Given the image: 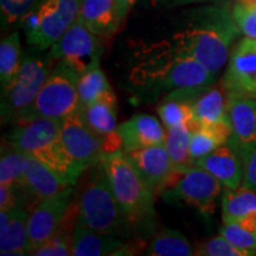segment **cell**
<instances>
[{"mask_svg": "<svg viewBox=\"0 0 256 256\" xmlns=\"http://www.w3.org/2000/svg\"><path fill=\"white\" fill-rule=\"evenodd\" d=\"M136 0H116V10H118V17H119L120 24L122 25L126 20L128 14L136 4Z\"/></svg>", "mask_w": 256, "mask_h": 256, "instance_id": "39", "label": "cell"}, {"mask_svg": "<svg viewBox=\"0 0 256 256\" xmlns=\"http://www.w3.org/2000/svg\"><path fill=\"white\" fill-rule=\"evenodd\" d=\"M40 0H0L2 28H8L22 24L23 19Z\"/></svg>", "mask_w": 256, "mask_h": 256, "instance_id": "33", "label": "cell"}, {"mask_svg": "<svg viewBox=\"0 0 256 256\" xmlns=\"http://www.w3.org/2000/svg\"><path fill=\"white\" fill-rule=\"evenodd\" d=\"M232 136V127L230 121L198 124L191 136L190 156L192 165L204 156L215 151L217 147L230 142Z\"/></svg>", "mask_w": 256, "mask_h": 256, "instance_id": "22", "label": "cell"}, {"mask_svg": "<svg viewBox=\"0 0 256 256\" xmlns=\"http://www.w3.org/2000/svg\"><path fill=\"white\" fill-rule=\"evenodd\" d=\"M228 101V92L222 83L208 88L192 102L197 124H209L229 121Z\"/></svg>", "mask_w": 256, "mask_h": 256, "instance_id": "23", "label": "cell"}, {"mask_svg": "<svg viewBox=\"0 0 256 256\" xmlns=\"http://www.w3.org/2000/svg\"><path fill=\"white\" fill-rule=\"evenodd\" d=\"M49 57L28 54L23 57L17 76L2 92V124H17L31 107L50 74Z\"/></svg>", "mask_w": 256, "mask_h": 256, "instance_id": "9", "label": "cell"}, {"mask_svg": "<svg viewBox=\"0 0 256 256\" xmlns=\"http://www.w3.org/2000/svg\"><path fill=\"white\" fill-rule=\"evenodd\" d=\"M222 188L220 182L210 172L200 166L192 165L174 170L158 192L165 200L184 202L203 215L211 216L216 210Z\"/></svg>", "mask_w": 256, "mask_h": 256, "instance_id": "8", "label": "cell"}, {"mask_svg": "<svg viewBox=\"0 0 256 256\" xmlns=\"http://www.w3.org/2000/svg\"><path fill=\"white\" fill-rule=\"evenodd\" d=\"M194 255L197 256H250L256 252L246 250L229 242L224 236L218 235L206 241L200 242L194 247Z\"/></svg>", "mask_w": 256, "mask_h": 256, "instance_id": "32", "label": "cell"}, {"mask_svg": "<svg viewBox=\"0 0 256 256\" xmlns=\"http://www.w3.org/2000/svg\"><path fill=\"white\" fill-rule=\"evenodd\" d=\"M81 113L88 126L104 140L118 132L116 96L114 90L94 104L82 107Z\"/></svg>", "mask_w": 256, "mask_h": 256, "instance_id": "24", "label": "cell"}, {"mask_svg": "<svg viewBox=\"0 0 256 256\" xmlns=\"http://www.w3.org/2000/svg\"><path fill=\"white\" fill-rule=\"evenodd\" d=\"M126 154L154 194H158L159 188L174 171L165 142L144 147Z\"/></svg>", "mask_w": 256, "mask_h": 256, "instance_id": "15", "label": "cell"}, {"mask_svg": "<svg viewBox=\"0 0 256 256\" xmlns=\"http://www.w3.org/2000/svg\"><path fill=\"white\" fill-rule=\"evenodd\" d=\"M78 90L82 108L104 98L106 95L113 92V89L102 69L100 66H96L80 75Z\"/></svg>", "mask_w": 256, "mask_h": 256, "instance_id": "30", "label": "cell"}, {"mask_svg": "<svg viewBox=\"0 0 256 256\" xmlns=\"http://www.w3.org/2000/svg\"><path fill=\"white\" fill-rule=\"evenodd\" d=\"M196 127L197 122L192 121V122L179 124V126L166 130L165 146L168 148L174 170L192 166L190 144L192 133Z\"/></svg>", "mask_w": 256, "mask_h": 256, "instance_id": "26", "label": "cell"}, {"mask_svg": "<svg viewBox=\"0 0 256 256\" xmlns=\"http://www.w3.org/2000/svg\"><path fill=\"white\" fill-rule=\"evenodd\" d=\"M80 5L81 0H40L22 22L28 46L50 49L78 18Z\"/></svg>", "mask_w": 256, "mask_h": 256, "instance_id": "7", "label": "cell"}, {"mask_svg": "<svg viewBox=\"0 0 256 256\" xmlns=\"http://www.w3.org/2000/svg\"><path fill=\"white\" fill-rule=\"evenodd\" d=\"M220 83L229 98H256V40L243 37L232 48Z\"/></svg>", "mask_w": 256, "mask_h": 256, "instance_id": "13", "label": "cell"}, {"mask_svg": "<svg viewBox=\"0 0 256 256\" xmlns=\"http://www.w3.org/2000/svg\"><path fill=\"white\" fill-rule=\"evenodd\" d=\"M74 194L75 185H72L56 196L40 200L32 209L28 222V255L60 232Z\"/></svg>", "mask_w": 256, "mask_h": 256, "instance_id": "12", "label": "cell"}, {"mask_svg": "<svg viewBox=\"0 0 256 256\" xmlns=\"http://www.w3.org/2000/svg\"><path fill=\"white\" fill-rule=\"evenodd\" d=\"M8 147L2 146L0 158V185L14 188L22 191L24 184L25 162L26 156L23 152L8 144Z\"/></svg>", "mask_w": 256, "mask_h": 256, "instance_id": "29", "label": "cell"}, {"mask_svg": "<svg viewBox=\"0 0 256 256\" xmlns=\"http://www.w3.org/2000/svg\"><path fill=\"white\" fill-rule=\"evenodd\" d=\"M232 16L243 36L256 40V4L236 2L232 6Z\"/></svg>", "mask_w": 256, "mask_h": 256, "instance_id": "35", "label": "cell"}, {"mask_svg": "<svg viewBox=\"0 0 256 256\" xmlns=\"http://www.w3.org/2000/svg\"><path fill=\"white\" fill-rule=\"evenodd\" d=\"M101 164L128 222L139 224L153 217L154 191L147 185L126 153L106 154Z\"/></svg>", "mask_w": 256, "mask_h": 256, "instance_id": "4", "label": "cell"}, {"mask_svg": "<svg viewBox=\"0 0 256 256\" xmlns=\"http://www.w3.org/2000/svg\"><path fill=\"white\" fill-rule=\"evenodd\" d=\"M22 46L18 31L5 37L0 44V84L2 92L14 81L22 66Z\"/></svg>", "mask_w": 256, "mask_h": 256, "instance_id": "28", "label": "cell"}, {"mask_svg": "<svg viewBox=\"0 0 256 256\" xmlns=\"http://www.w3.org/2000/svg\"><path fill=\"white\" fill-rule=\"evenodd\" d=\"M80 75L66 63L57 62L36 100L16 124L36 119L63 120L81 110L78 83Z\"/></svg>", "mask_w": 256, "mask_h": 256, "instance_id": "6", "label": "cell"}, {"mask_svg": "<svg viewBox=\"0 0 256 256\" xmlns=\"http://www.w3.org/2000/svg\"><path fill=\"white\" fill-rule=\"evenodd\" d=\"M60 136L70 158L83 172L100 164L106 156L104 139L88 126L81 110L60 121Z\"/></svg>", "mask_w": 256, "mask_h": 256, "instance_id": "11", "label": "cell"}, {"mask_svg": "<svg viewBox=\"0 0 256 256\" xmlns=\"http://www.w3.org/2000/svg\"><path fill=\"white\" fill-rule=\"evenodd\" d=\"M72 238H69L66 234L57 232L49 241L42 244L32 252L34 256H68L72 255Z\"/></svg>", "mask_w": 256, "mask_h": 256, "instance_id": "36", "label": "cell"}, {"mask_svg": "<svg viewBox=\"0 0 256 256\" xmlns=\"http://www.w3.org/2000/svg\"><path fill=\"white\" fill-rule=\"evenodd\" d=\"M89 170L78 200V220L94 232L119 235L130 222L112 191L101 162Z\"/></svg>", "mask_w": 256, "mask_h": 256, "instance_id": "5", "label": "cell"}, {"mask_svg": "<svg viewBox=\"0 0 256 256\" xmlns=\"http://www.w3.org/2000/svg\"><path fill=\"white\" fill-rule=\"evenodd\" d=\"M127 246L116 234L94 232L81 220H76L72 234V256L122 255ZM128 252H126V255Z\"/></svg>", "mask_w": 256, "mask_h": 256, "instance_id": "18", "label": "cell"}, {"mask_svg": "<svg viewBox=\"0 0 256 256\" xmlns=\"http://www.w3.org/2000/svg\"><path fill=\"white\" fill-rule=\"evenodd\" d=\"M118 133L122 142L124 152H132L165 142L164 124L148 114H136L130 120L118 126Z\"/></svg>", "mask_w": 256, "mask_h": 256, "instance_id": "16", "label": "cell"}, {"mask_svg": "<svg viewBox=\"0 0 256 256\" xmlns=\"http://www.w3.org/2000/svg\"><path fill=\"white\" fill-rule=\"evenodd\" d=\"M220 235L224 236L236 247L256 252V232L243 228L238 223H223L220 228Z\"/></svg>", "mask_w": 256, "mask_h": 256, "instance_id": "34", "label": "cell"}, {"mask_svg": "<svg viewBox=\"0 0 256 256\" xmlns=\"http://www.w3.org/2000/svg\"><path fill=\"white\" fill-rule=\"evenodd\" d=\"M30 212L19 204L12 210H0V254L28 255V222Z\"/></svg>", "mask_w": 256, "mask_h": 256, "instance_id": "17", "label": "cell"}, {"mask_svg": "<svg viewBox=\"0 0 256 256\" xmlns=\"http://www.w3.org/2000/svg\"><path fill=\"white\" fill-rule=\"evenodd\" d=\"M78 18L98 37H110L121 26L116 0H81Z\"/></svg>", "mask_w": 256, "mask_h": 256, "instance_id": "21", "label": "cell"}, {"mask_svg": "<svg viewBox=\"0 0 256 256\" xmlns=\"http://www.w3.org/2000/svg\"><path fill=\"white\" fill-rule=\"evenodd\" d=\"M241 34L230 10L224 4L202 6L191 11L186 23L172 36L165 50L190 57L216 75L228 63L234 40Z\"/></svg>", "mask_w": 256, "mask_h": 256, "instance_id": "1", "label": "cell"}, {"mask_svg": "<svg viewBox=\"0 0 256 256\" xmlns=\"http://www.w3.org/2000/svg\"><path fill=\"white\" fill-rule=\"evenodd\" d=\"M158 113L166 130L196 121L192 102L180 98H164V101L158 107Z\"/></svg>", "mask_w": 256, "mask_h": 256, "instance_id": "31", "label": "cell"}, {"mask_svg": "<svg viewBox=\"0 0 256 256\" xmlns=\"http://www.w3.org/2000/svg\"><path fill=\"white\" fill-rule=\"evenodd\" d=\"M243 166H244V186L256 191V144L241 151Z\"/></svg>", "mask_w": 256, "mask_h": 256, "instance_id": "37", "label": "cell"}, {"mask_svg": "<svg viewBox=\"0 0 256 256\" xmlns=\"http://www.w3.org/2000/svg\"><path fill=\"white\" fill-rule=\"evenodd\" d=\"M72 185L74 184L66 183L37 159L26 156L24 184L22 188L23 194L40 202L56 196Z\"/></svg>", "mask_w": 256, "mask_h": 256, "instance_id": "19", "label": "cell"}, {"mask_svg": "<svg viewBox=\"0 0 256 256\" xmlns=\"http://www.w3.org/2000/svg\"><path fill=\"white\" fill-rule=\"evenodd\" d=\"M60 121L40 118L26 124H14V130L6 140L24 154L46 165L66 183L76 185L84 172L76 166L63 145Z\"/></svg>", "mask_w": 256, "mask_h": 256, "instance_id": "3", "label": "cell"}, {"mask_svg": "<svg viewBox=\"0 0 256 256\" xmlns=\"http://www.w3.org/2000/svg\"><path fill=\"white\" fill-rule=\"evenodd\" d=\"M256 211V191L241 185L236 188H226L222 197L223 223L238 222Z\"/></svg>", "mask_w": 256, "mask_h": 256, "instance_id": "25", "label": "cell"}, {"mask_svg": "<svg viewBox=\"0 0 256 256\" xmlns=\"http://www.w3.org/2000/svg\"><path fill=\"white\" fill-rule=\"evenodd\" d=\"M101 55L100 37L78 18L64 36L50 48L48 57L50 60L66 63L78 75H82L100 66Z\"/></svg>", "mask_w": 256, "mask_h": 256, "instance_id": "10", "label": "cell"}, {"mask_svg": "<svg viewBox=\"0 0 256 256\" xmlns=\"http://www.w3.org/2000/svg\"><path fill=\"white\" fill-rule=\"evenodd\" d=\"M236 2H241V4H256V0H238Z\"/></svg>", "mask_w": 256, "mask_h": 256, "instance_id": "41", "label": "cell"}, {"mask_svg": "<svg viewBox=\"0 0 256 256\" xmlns=\"http://www.w3.org/2000/svg\"><path fill=\"white\" fill-rule=\"evenodd\" d=\"M154 2H162V4H188V2H215V0H153Z\"/></svg>", "mask_w": 256, "mask_h": 256, "instance_id": "40", "label": "cell"}, {"mask_svg": "<svg viewBox=\"0 0 256 256\" xmlns=\"http://www.w3.org/2000/svg\"><path fill=\"white\" fill-rule=\"evenodd\" d=\"M146 255L151 256H192L194 248L188 238L178 230L162 229L151 240Z\"/></svg>", "mask_w": 256, "mask_h": 256, "instance_id": "27", "label": "cell"}, {"mask_svg": "<svg viewBox=\"0 0 256 256\" xmlns=\"http://www.w3.org/2000/svg\"><path fill=\"white\" fill-rule=\"evenodd\" d=\"M216 78V74L197 60L164 49L132 70L130 89L139 100L152 102L183 89H206L215 84Z\"/></svg>", "mask_w": 256, "mask_h": 256, "instance_id": "2", "label": "cell"}, {"mask_svg": "<svg viewBox=\"0 0 256 256\" xmlns=\"http://www.w3.org/2000/svg\"><path fill=\"white\" fill-rule=\"evenodd\" d=\"M194 165L200 166L210 172L226 188H236L243 184L244 166L242 154L232 140L197 160Z\"/></svg>", "mask_w": 256, "mask_h": 256, "instance_id": "14", "label": "cell"}, {"mask_svg": "<svg viewBox=\"0 0 256 256\" xmlns=\"http://www.w3.org/2000/svg\"><path fill=\"white\" fill-rule=\"evenodd\" d=\"M14 188L0 185V210H12L20 204V198Z\"/></svg>", "mask_w": 256, "mask_h": 256, "instance_id": "38", "label": "cell"}, {"mask_svg": "<svg viewBox=\"0 0 256 256\" xmlns=\"http://www.w3.org/2000/svg\"><path fill=\"white\" fill-rule=\"evenodd\" d=\"M228 98V116L232 127L230 140L242 151L256 144V98Z\"/></svg>", "mask_w": 256, "mask_h": 256, "instance_id": "20", "label": "cell"}]
</instances>
